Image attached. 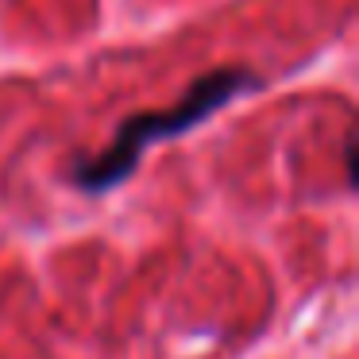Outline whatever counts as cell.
<instances>
[{
	"mask_svg": "<svg viewBox=\"0 0 359 359\" xmlns=\"http://www.w3.org/2000/svg\"><path fill=\"white\" fill-rule=\"evenodd\" d=\"M344 170H348V186H355V135L344 140Z\"/></svg>",
	"mask_w": 359,
	"mask_h": 359,
	"instance_id": "7a4b0ae2",
	"label": "cell"
},
{
	"mask_svg": "<svg viewBox=\"0 0 359 359\" xmlns=\"http://www.w3.org/2000/svg\"><path fill=\"white\" fill-rule=\"evenodd\" d=\"M263 81L248 70V66H224V70H212L205 78H197L170 109L163 112H135V116L120 120L112 143L101 155L78 158L74 166V186L86 189V194H109V189L124 186L143 163V151L155 147L163 140L174 135H186L189 128L205 124L212 112H220L228 101H236L240 93H251Z\"/></svg>",
	"mask_w": 359,
	"mask_h": 359,
	"instance_id": "6da1fadb",
	"label": "cell"
}]
</instances>
